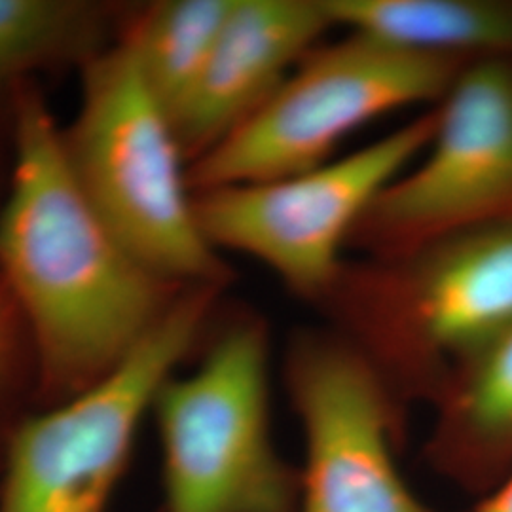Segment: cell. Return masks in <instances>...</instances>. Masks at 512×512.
Segmentation results:
<instances>
[{"mask_svg":"<svg viewBox=\"0 0 512 512\" xmlns=\"http://www.w3.org/2000/svg\"><path fill=\"white\" fill-rule=\"evenodd\" d=\"M452 425L473 444H512V323L476 349L454 403Z\"/></svg>","mask_w":512,"mask_h":512,"instance_id":"14","label":"cell"},{"mask_svg":"<svg viewBox=\"0 0 512 512\" xmlns=\"http://www.w3.org/2000/svg\"><path fill=\"white\" fill-rule=\"evenodd\" d=\"M14 171L0 209V281L55 404L103 380L184 287L150 272L110 232L67 164L63 133L40 93L19 88Z\"/></svg>","mask_w":512,"mask_h":512,"instance_id":"1","label":"cell"},{"mask_svg":"<svg viewBox=\"0 0 512 512\" xmlns=\"http://www.w3.org/2000/svg\"><path fill=\"white\" fill-rule=\"evenodd\" d=\"M389 293L425 353H475L512 323V219L408 255Z\"/></svg>","mask_w":512,"mask_h":512,"instance_id":"10","label":"cell"},{"mask_svg":"<svg viewBox=\"0 0 512 512\" xmlns=\"http://www.w3.org/2000/svg\"><path fill=\"white\" fill-rule=\"evenodd\" d=\"M437 110L308 171L194 194L203 236L251 256L302 296L332 293L342 249L385 188L429 145Z\"/></svg>","mask_w":512,"mask_h":512,"instance_id":"6","label":"cell"},{"mask_svg":"<svg viewBox=\"0 0 512 512\" xmlns=\"http://www.w3.org/2000/svg\"><path fill=\"white\" fill-rule=\"evenodd\" d=\"M152 416L164 512H296L300 480L270 429V351L258 323L224 330L202 363L171 376Z\"/></svg>","mask_w":512,"mask_h":512,"instance_id":"4","label":"cell"},{"mask_svg":"<svg viewBox=\"0 0 512 512\" xmlns=\"http://www.w3.org/2000/svg\"><path fill=\"white\" fill-rule=\"evenodd\" d=\"M306 463L296 512H433L391 452L384 385L365 355L327 338H304L289 361Z\"/></svg>","mask_w":512,"mask_h":512,"instance_id":"8","label":"cell"},{"mask_svg":"<svg viewBox=\"0 0 512 512\" xmlns=\"http://www.w3.org/2000/svg\"><path fill=\"white\" fill-rule=\"evenodd\" d=\"M61 133L80 190L131 255L181 287L224 283L217 249L196 217L173 122L128 38L84 61L82 101Z\"/></svg>","mask_w":512,"mask_h":512,"instance_id":"2","label":"cell"},{"mask_svg":"<svg viewBox=\"0 0 512 512\" xmlns=\"http://www.w3.org/2000/svg\"><path fill=\"white\" fill-rule=\"evenodd\" d=\"M512 219V65L488 57L459 71L420 158L382 192L355 234L408 255Z\"/></svg>","mask_w":512,"mask_h":512,"instance_id":"7","label":"cell"},{"mask_svg":"<svg viewBox=\"0 0 512 512\" xmlns=\"http://www.w3.org/2000/svg\"><path fill=\"white\" fill-rule=\"evenodd\" d=\"M236 0H165L150 6L126 38L150 92L169 118L194 88Z\"/></svg>","mask_w":512,"mask_h":512,"instance_id":"12","label":"cell"},{"mask_svg":"<svg viewBox=\"0 0 512 512\" xmlns=\"http://www.w3.org/2000/svg\"><path fill=\"white\" fill-rule=\"evenodd\" d=\"M25 357L33 359L29 338L12 296L0 281V467L6 439L14 427V423L4 420L18 387L21 368L27 361Z\"/></svg>","mask_w":512,"mask_h":512,"instance_id":"15","label":"cell"},{"mask_svg":"<svg viewBox=\"0 0 512 512\" xmlns=\"http://www.w3.org/2000/svg\"><path fill=\"white\" fill-rule=\"evenodd\" d=\"M332 25L414 54H512V6L490 0H321Z\"/></svg>","mask_w":512,"mask_h":512,"instance_id":"11","label":"cell"},{"mask_svg":"<svg viewBox=\"0 0 512 512\" xmlns=\"http://www.w3.org/2000/svg\"><path fill=\"white\" fill-rule=\"evenodd\" d=\"M476 512H512V475L501 484V488L490 495Z\"/></svg>","mask_w":512,"mask_h":512,"instance_id":"16","label":"cell"},{"mask_svg":"<svg viewBox=\"0 0 512 512\" xmlns=\"http://www.w3.org/2000/svg\"><path fill=\"white\" fill-rule=\"evenodd\" d=\"M101 16L76 0H0V88L65 55L90 59Z\"/></svg>","mask_w":512,"mask_h":512,"instance_id":"13","label":"cell"},{"mask_svg":"<svg viewBox=\"0 0 512 512\" xmlns=\"http://www.w3.org/2000/svg\"><path fill=\"white\" fill-rule=\"evenodd\" d=\"M219 289L184 287L103 380L16 421L0 467V512H109L139 427L202 334Z\"/></svg>","mask_w":512,"mask_h":512,"instance_id":"3","label":"cell"},{"mask_svg":"<svg viewBox=\"0 0 512 512\" xmlns=\"http://www.w3.org/2000/svg\"><path fill=\"white\" fill-rule=\"evenodd\" d=\"M332 27L321 0H236L171 122L194 164L260 109Z\"/></svg>","mask_w":512,"mask_h":512,"instance_id":"9","label":"cell"},{"mask_svg":"<svg viewBox=\"0 0 512 512\" xmlns=\"http://www.w3.org/2000/svg\"><path fill=\"white\" fill-rule=\"evenodd\" d=\"M458 74L456 59L349 33L306 55L253 116L188 165L192 192L274 181L327 164L342 141L372 120L442 101Z\"/></svg>","mask_w":512,"mask_h":512,"instance_id":"5","label":"cell"}]
</instances>
